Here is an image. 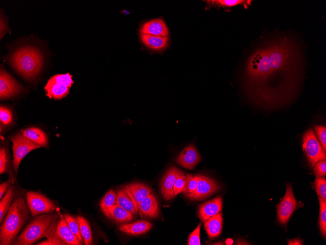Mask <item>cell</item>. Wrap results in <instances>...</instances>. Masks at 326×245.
Returning a JSON list of instances; mask_svg holds the SVG:
<instances>
[{
    "label": "cell",
    "instance_id": "cell-24",
    "mask_svg": "<svg viewBox=\"0 0 326 245\" xmlns=\"http://www.w3.org/2000/svg\"><path fill=\"white\" fill-rule=\"evenodd\" d=\"M69 88L59 83L48 81L44 87L46 95L50 98L61 99L69 93Z\"/></svg>",
    "mask_w": 326,
    "mask_h": 245
},
{
    "label": "cell",
    "instance_id": "cell-8",
    "mask_svg": "<svg viewBox=\"0 0 326 245\" xmlns=\"http://www.w3.org/2000/svg\"><path fill=\"white\" fill-rule=\"evenodd\" d=\"M286 185L285 194L277 206L278 221L283 225L287 224L298 205L293 195L291 185L288 183H286Z\"/></svg>",
    "mask_w": 326,
    "mask_h": 245
},
{
    "label": "cell",
    "instance_id": "cell-15",
    "mask_svg": "<svg viewBox=\"0 0 326 245\" xmlns=\"http://www.w3.org/2000/svg\"><path fill=\"white\" fill-rule=\"evenodd\" d=\"M140 33L150 35L168 37V29L162 18H158L145 22L141 27Z\"/></svg>",
    "mask_w": 326,
    "mask_h": 245
},
{
    "label": "cell",
    "instance_id": "cell-39",
    "mask_svg": "<svg viewBox=\"0 0 326 245\" xmlns=\"http://www.w3.org/2000/svg\"><path fill=\"white\" fill-rule=\"evenodd\" d=\"M315 132L324 149L326 150V128L325 126L317 125L315 127Z\"/></svg>",
    "mask_w": 326,
    "mask_h": 245
},
{
    "label": "cell",
    "instance_id": "cell-36",
    "mask_svg": "<svg viewBox=\"0 0 326 245\" xmlns=\"http://www.w3.org/2000/svg\"><path fill=\"white\" fill-rule=\"evenodd\" d=\"M313 171L316 178L324 177L326 175V160H322L317 162L313 167Z\"/></svg>",
    "mask_w": 326,
    "mask_h": 245
},
{
    "label": "cell",
    "instance_id": "cell-22",
    "mask_svg": "<svg viewBox=\"0 0 326 245\" xmlns=\"http://www.w3.org/2000/svg\"><path fill=\"white\" fill-rule=\"evenodd\" d=\"M222 214L219 213L204 223V227L209 238H213L219 236L222 229Z\"/></svg>",
    "mask_w": 326,
    "mask_h": 245
},
{
    "label": "cell",
    "instance_id": "cell-4",
    "mask_svg": "<svg viewBox=\"0 0 326 245\" xmlns=\"http://www.w3.org/2000/svg\"><path fill=\"white\" fill-rule=\"evenodd\" d=\"M60 216L57 214H41L35 217L17 237L13 245H31L48 235L57 224Z\"/></svg>",
    "mask_w": 326,
    "mask_h": 245
},
{
    "label": "cell",
    "instance_id": "cell-21",
    "mask_svg": "<svg viewBox=\"0 0 326 245\" xmlns=\"http://www.w3.org/2000/svg\"><path fill=\"white\" fill-rule=\"evenodd\" d=\"M116 195L118 205L134 215L139 213L136 203L124 187L118 190Z\"/></svg>",
    "mask_w": 326,
    "mask_h": 245
},
{
    "label": "cell",
    "instance_id": "cell-9",
    "mask_svg": "<svg viewBox=\"0 0 326 245\" xmlns=\"http://www.w3.org/2000/svg\"><path fill=\"white\" fill-rule=\"evenodd\" d=\"M198 184L193 193L186 195V198L192 200H201L205 199L218 191L219 184L213 178L203 175H197Z\"/></svg>",
    "mask_w": 326,
    "mask_h": 245
},
{
    "label": "cell",
    "instance_id": "cell-19",
    "mask_svg": "<svg viewBox=\"0 0 326 245\" xmlns=\"http://www.w3.org/2000/svg\"><path fill=\"white\" fill-rule=\"evenodd\" d=\"M140 38L143 44L147 47L155 51H161L168 45V37H160L140 33Z\"/></svg>",
    "mask_w": 326,
    "mask_h": 245
},
{
    "label": "cell",
    "instance_id": "cell-18",
    "mask_svg": "<svg viewBox=\"0 0 326 245\" xmlns=\"http://www.w3.org/2000/svg\"><path fill=\"white\" fill-rule=\"evenodd\" d=\"M152 227V224L145 221H138L130 223L122 224L119 230L131 236H138L148 231Z\"/></svg>",
    "mask_w": 326,
    "mask_h": 245
},
{
    "label": "cell",
    "instance_id": "cell-2",
    "mask_svg": "<svg viewBox=\"0 0 326 245\" xmlns=\"http://www.w3.org/2000/svg\"><path fill=\"white\" fill-rule=\"evenodd\" d=\"M29 209L22 197L16 198L2 222L0 228V245H13L19 232L30 219Z\"/></svg>",
    "mask_w": 326,
    "mask_h": 245
},
{
    "label": "cell",
    "instance_id": "cell-20",
    "mask_svg": "<svg viewBox=\"0 0 326 245\" xmlns=\"http://www.w3.org/2000/svg\"><path fill=\"white\" fill-rule=\"evenodd\" d=\"M21 134L41 147H47L48 146L47 135L39 128H27L21 131Z\"/></svg>",
    "mask_w": 326,
    "mask_h": 245
},
{
    "label": "cell",
    "instance_id": "cell-26",
    "mask_svg": "<svg viewBox=\"0 0 326 245\" xmlns=\"http://www.w3.org/2000/svg\"><path fill=\"white\" fill-rule=\"evenodd\" d=\"M76 220L79 226L80 232L86 245L92 244V235L91 228L88 221L83 217L78 216Z\"/></svg>",
    "mask_w": 326,
    "mask_h": 245
},
{
    "label": "cell",
    "instance_id": "cell-42",
    "mask_svg": "<svg viewBox=\"0 0 326 245\" xmlns=\"http://www.w3.org/2000/svg\"><path fill=\"white\" fill-rule=\"evenodd\" d=\"M0 39L3 36L4 34L7 32V25L4 19L0 16Z\"/></svg>",
    "mask_w": 326,
    "mask_h": 245
},
{
    "label": "cell",
    "instance_id": "cell-14",
    "mask_svg": "<svg viewBox=\"0 0 326 245\" xmlns=\"http://www.w3.org/2000/svg\"><path fill=\"white\" fill-rule=\"evenodd\" d=\"M201 156L193 145L185 147L178 156L176 162L182 167L193 169L200 162Z\"/></svg>",
    "mask_w": 326,
    "mask_h": 245
},
{
    "label": "cell",
    "instance_id": "cell-12",
    "mask_svg": "<svg viewBox=\"0 0 326 245\" xmlns=\"http://www.w3.org/2000/svg\"><path fill=\"white\" fill-rule=\"evenodd\" d=\"M53 232L65 245H81L82 244L71 232L62 215L60 216Z\"/></svg>",
    "mask_w": 326,
    "mask_h": 245
},
{
    "label": "cell",
    "instance_id": "cell-32",
    "mask_svg": "<svg viewBox=\"0 0 326 245\" xmlns=\"http://www.w3.org/2000/svg\"><path fill=\"white\" fill-rule=\"evenodd\" d=\"M72 76L69 73L59 74L53 75L48 80L49 81L63 85L70 88L74 83L72 79Z\"/></svg>",
    "mask_w": 326,
    "mask_h": 245
},
{
    "label": "cell",
    "instance_id": "cell-35",
    "mask_svg": "<svg viewBox=\"0 0 326 245\" xmlns=\"http://www.w3.org/2000/svg\"><path fill=\"white\" fill-rule=\"evenodd\" d=\"M186 179V176L183 174L180 176L176 180L173 186L174 197L182 193Z\"/></svg>",
    "mask_w": 326,
    "mask_h": 245
},
{
    "label": "cell",
    "instance_id": "cell-1",
    "mask_svg": "<svg viewBox=\"0 0 326 245\" xmlns=\"http://www.w3.org/2000/svg\"><path fill=\"white\" fill-rule=\"evenodd\" d=\"M305 61L303 45L292 33L276 31L261 36L244 71L251 101L267 109L292 102L303 82Z\"/></svg>",
    "mask_w": 326,
    "mask_h": 245
},
{
    "label": "cell",
    "instance_id": "cell-43",
    "mask_svg": "<svg viewBox=\"0 0 326 245\" xmlns=\"http://www.w3.org/2000/svg\"><path fill=\"white\" fill-rule=\"evenodd\" d=\"M303 242L301 241L299 239L296 238L292 240H289L288 241V245H302Z\"/></svg>",
    "mask_w": 326,
    "mask_h": 245
},
{
    "label": "cell",
    "instance_id": "cell-17",
    "mask_svg": "<svg viewBox=\"0 0 326 245\" xmlns=\"http://www.w3.org/2000/svg\"><path fill=\"white\" fill-rule=\"evenodd\" d=\"M124 188L132 197L137 207L140 203L152 192V189L143 183H131L127 184Z\"/></svg>",
    "mask_w": 326,
    "mask_h": 245
},
{
    "label": "cell",
    "instance_id": "cell-40",
    "mask_svg": "<svg viewBox=\"0 0 326 245\" xmlns=\"http://www.w3.org/2000/svg\"><path fill=\"white\" fill-rule=\"evenodd\" d=\"M8 159L6 149L2 147L0 149V174L6 172L8 167Z\"/></svg>",
    "mask_w": 326,
    "mask_h": 245
},
{
    "label": "cell",
    "instance_id": "cell-44",
    "mask_svg": "<svg viewBox=\"0 0 326 245\" xmlns=\"http://www.w3.org/2000/svg\"><path fill=\"white\" fill-rule=\"evenodd\" d=\"M233 241L232 239H227L225 241V244L226 245H232L233 244Z\"/></svg>",
    "mask_w": 326,
    "mask_h": 245
},
{
    "label": "cell",
    "instance_id": "cell-10",
    "mask_svg": "<svg viewBox=\"0 0 326 245\" xmlns=\"http://www.w3.org/2000/svg\"><path fill=\"white\" fill-rule=\"evenodd\" d=\"M22 89L20 85L2 68L0 71V98L11 97L18 94Z\"/></svg>",
    "mask_w": 326,
    "mask_h": 245
},
{
    "label": "cell",
    "instance_id": "cell-30",
    "mask_svg": "<svg viewBox=\"0 0 326 245\" xmlns=\"http://www.w3.org/2000/svg\"><path fill=\"white\" fill-rule=\"evenodd\" d=\"M63 216L71 232L77 237L80 241L82 243H84V241L81 235L79 226L76 219L68 214H64Z\"/></svg>",
    "mask_w": 326,
    "mask_h": 245
},
{
    "label": "cell",
    "instance_id": "cell-5",
    "mask_svg": "<svg viewBox=\"0 0 326 245\" xmlns=\"http://www.w3.org/2000/svg\"><path fill=\"white\" fill-rule=\"evenodd\" d=\"M303 142V151L311 167H313L317 162L326 160V151L312 129L308 130L305 133Z\"/></svg>",
    "mask_w": 326,
    "mask_h": 245
},
{
    "label": "cell",
    "instance_id": "cell-38",
    "mask_svg": "<svg viewBox=\"0 0 326 245\" xmlns=\"http://www.w3.org/2000/svg\"><path fill=\"white\" fill-rule=\"evenodd\" d=\"M55 228V227H54ZM46 240L38 243V245H65L64 243L57 237L54 232L53 230L46 237Z\"/></svg>",
    "mask_w": 326,
    "mask_h": 245
},
{
    "label": "cell",
    "instance_id": "cell-41",
    "mask_svg": "<svg viewBox=\"0 0 326 245\" xmlns=\"http://www.w3.org/2000/svg\"><path fill=\"white\" fill-rule=\"evenodd\" d=\"M12 183L11 178L9 179L7 181L2 182L0 185V199H1L6 192L7 191L11 184Z\"/></svg>",
    "mask_w": 326,
    "mask_h": 245
},
{
    "label": "cell",
    "instance_id": "cell-23",
    "mask_svg": "<svg viewBox=\"0 0 326 245\" xmlns=\"http://www.w3.org/2000/svg\"><path fill=\"white\" fill-rule=\"evenodd\" d=\"M134 215L118 204L111 208L106 216L116 223L129 222L134 219Z\"/></svg>",
    "mask_w": 326,
    "mask_h": 245
},
{
    "label": "cell",
    "instance_id": "cell-25",
    "mask_svg": "<svg viewBox=\"0 0 326 245\" xmlns=\"http://www.w3.org/2000/svg\"><path fill=\"white\" fill-rule=\"evenodd\" d=\"M15 197L14 187L10 186L0 201V223H1L4 217L9 211L11 203Z\"/></svg>",
    "mask_w": 326,
    "mask_h": 245
},
{
    "label": "cell",
    "instance_id": "cell-16",
    "mask_svg": "<svg viewBox=\"0 0 326 245\" xmlns=\"http://www.w3.org/2000/svg\"><path fill=\"white\" fill-rule=\"evenodd\" d=\"M222 207V198L217 197L201 205L199 210V218L204 223L212 216L219 213Z\"/></svg>",
    "mask_w": 326,
    "mask_h": 245
},
{
    "label": "cell",
    "instance_id": "cell-31",
    "mask_svg": "<svg viewBox=\"0 0 326 245\" xmlns=\"http://www.w3.org/2000/svg\"><path fill=\"white\" fill-rule=\"evenodd\" d=\"M186 181L182 192L183 194L185 195L195 191L198 184L197 175L193 176L191 174H186Z\"/></svg>",
    "mask_w": 326,
    "mask_h": 245
},
{
    "label": "cell",
    "instance_id": "cell-34",
    "mask_svg": "<svg viewBox=\"0 0 326 245\" xmlns=\"http://www.w3.org/2000/svg\"><path fill=\"white\" fill-rule=\"evenodd\" d=\"M13 116L10 110L6 107L0 106V120L4 125H10L12 122Z\"/></svg>",
    "mask_w": 326,
    "mask_h": 245
},
{
    "label": "cell",
    "instance_id": "cell-3",
    "mask_svg": "<svg viewBox=\"0 0 326 245\" xmlns=\"http://www.w3.org/2000/svg\"><path fill=\"white\" fill-rule=\"evenodd\" d=\"M11 65L25 78L32 79L40 72L43 55L38 48L24 45L16 49L10 57Z\"/></svg>",
    "mask_w": 326,
    "mask_h": 245
},
{
    "label": "cell",
    "instance_id": "cell-7",
    "mask_svg": "<svg viewBox=\"0 0 326 245\" xmlns=\"http://www.w3.org/2000/svg\"><path fill=\"white\" fill-rule=\"evenodd\" d=\"M27 203L33 217L48 213H53L56 205L50 199L41 194L29 191L26 195Z\"/></svg>",
    "mask_w": 326,
    "mask_h": 245
},
{
    "label": "cell",
    "instance_id": "cell-13",
    "mask_svg": "<svg viewBox=\"0 0 326 245\" xmlns=\"http://www.w3.org/2000/svg\"><path fill=\"white\" fill-rule=\"evenodd\" d=\"M138 212L142 218H157L160 211L158 200L154 194L151 192L139 204Z\"/></svg>",
    "mask_w": 326,
    "mask_h": 245
},
{
    "label": "cell",
    "instance_id": "cell-37",
    "mask_svg": "<svg viewBox=\"0 0 326 245\" xmlns=\"http://www.w3.org/2000/svg\"><path fill=\"white\" fill-rule=\"evenodd\" d=\"M201 223H200L197 227L190 234L188 239V245H200V233Z\"/></svg>",
    "mask_w": 326,
    "mask_h": 245
},
{
    "label": "cell",
    "instance_id": "cell-6",
    "mask_svg": "<svg viewBox=\"0 0 326 245\" xmlns=\"http://www.w3.org/2000/svg\"><path fill=\"white\" fill-rule=\"evenodd\" d=\"M10 140L13 143V168L17 174L21 160L29 152L41 147L20 133L11 136Z\"/></svg>",
    "mask_w": 326,
    "mask_h": 245
},
{
    "label": "cell",
    "instance_id": "cell-27",
    "mask_svg": "<svg viewBox=\"0 0 326 245\" xmlns=\"http://www.w3.org/2000/svg\"><path fill=\"white\" fill-rule=\"evenodd\" d=\"M117 204V195L113 189L105 194L100 203L101 209L105 216L109 210Z\"/></svg>",
    "mask_w": 326,
    "mask_h": 245
},
{
    "label": "cell",
    "instance_id": "cell-29",
    "mask_svg": "<svg viewBox=\"0 0 326 245\" xmlns=\"http://www.w3.org/2000/svg\"><path fill=\"white\" fill-rule=\"evenodd\" d=\"M320 203L319 226L323 236H326V200L318 197Z\"/></svg>",
    "mask_w": 326,
    "mask_h": 245
},
{
    "label": "cell",
    "instance_id": "cell-11",
    "mask_svg": "<svg viewBox=\"0 0 326 245\" xmlns=\"http://www.w3.org/2000/svg\"><path fill=\"white\" fill-rule=\"evenodd\" d=\"M183 174V172L174 166L170 167L165 173L160 183L161 192L164 199L169 200L174 197L173 186L176 179Z\"/></svg>",
    "mask_w": 326,
    "mask_h": 245
},
{
    "label": "cell",
    "instance_id": "cell-28",
    "mask_svg": "<svg viewBox=\"0 0 326 245\" xmlns=\"http://www.w3.org/2000/svg\"><path fill=\"white\" fill-rule=\"evenodd\" d=\"M251 0H206L208 5L218 7H227L241 5L244 7L250 4Z\"/></svg>",
    "mask_w": 326,
    "mask_h": 245
},
{
    "label": "cell",
    "instance_id": "cell-33",
    "mask_svg": "<svg viewBox=\"0 0 326 245\" xmlns=\"http://www.w3.org/2000/svg\"><path fill=\"white\" fill-rule=\"evenodd\" d=\"M313 186L318 197L326 200V179L325 178H316Z\"/></svg>",
    "mask_w": 326,
    "mask_h": 245
}]
</instances>
